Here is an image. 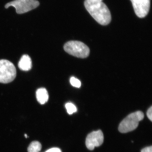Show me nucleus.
Segmentation results:
<instances>
[{
    "instance_id": "f257e3e1",
    "label": "nucleus",
    "mask_w": 152,
    "mask_h": 152,
    "mask_svg": "<svg viewBox=\"0 0 152 152\" xmlns=\"http://www.w3.org/2000/svg\"><path fill=\"white\" fill-rule=\"evenodd\" d=\"M84 5L87 10L99 24L106 26L110 23V12L102 1L85 0Z\"/></svg>"
},
{
    "instance_id": "f03ea898",
    "label": "nucleus",
    "mask_w": 152,
    "mask_h": 152,
    "mask_svg": "<svg viewBox=\"0 0 152 152\" xmlns=\"http://www.w3.org/2000/svg\"><path fill=\"white\" fill-rule=\"evenodd\" d=\"M144 118V113L141 111H137L129 114L120 124L119 131L122 133L134 131L138 126L139 122L143 119Z\"/></svg>"
},
{
    "instance_id": "7ed1b4c3",
    "label": "nucleus",
    "mask_w": 152,
    "mask_h": 152,
    "mask_svg": "<svg viewBox=\"0 0 152 152\" xmlns=\"http://www.w3.org/2000/svg\"><path fill=\"white\" fill-rule=\"evenodd\" d=\"M64 50L69 54L82 58H87L90 54L88 47L80 41H69L65 44Z\"/></svg>"
},
{
    "instance_id": "20e7f679",
    "label": "nucleus",
    "mask_w": 152,
    "mask_h": 152,
    "mask_svg": "<svg viewBox=\"0 0 152 152\" xmlns=\"http://www.w3.org/2000/svg\"><path fill=\"white\" fill-rule=\"evenodd\" d=\"M17 72L13 64L7 60H0V83H8L15 80Z\"/></svg>"
},
{
    "instance_id": "39448f33",
    "label": "nucleus",
    "mask_w": 152,
    "mask_h": 152,
    "mask_svg": "<svg viewBox=\"0 0 152 152\" xmlns=\"http://www.w3.org/2000/svg\"><path fill=\"white\" fill-rule=\"evenodd\" d=\"M40 3L37 0H14L6 4V9L13 7L18 14L26 13L37 8Z\"/></svg>"
},
{
    "instance_id": "423d86ee",
    "label": "nucleus",
    "mask_w": 152,
    "mask_h": 152,
    "mask_svg": "<svg viewBox=\"0 0 152 152\" xmlns=\"http://www.w3.org/2000/svg\"><path fill=\"white\" fill-rule=\"evenodd\" d=\"M104 139L103 133L100 130L90 133L86 139L87 148L92 151L96 147L100 146L103 143Z\"/></svg>"
},
{
    "instance_id": "0eeeda50",
    "label": "nucleus",
    "mask_w": 152,
    "mask_h": 152,
    "mask_svg": "<svg viewBox=\"0 0 152 152\" xmlns=\"http://www.w3.org/2000/svg\"><path fill=\"white\" fill-rule=\"evenodd\" d=\"M135 13L140 18L145 17L149 12L151 0H130Z\"/></svg>"
},
{
    "instance_id": "6e6552de",
    "label": "nucleus",
    "mask_w": 152,
    "mask_h": 152,
    "mask_svg": "<svg viewBox=\"0 0 152 152\" xmlns=\"http://www.w3.org/2000/svg\"><path fill=\"white\" fill-rule=\"evenodd\" d=\"M18 67L22 71H28L32 68V61L31 58L27 55H23L18 63Z\"/></svg>"
},
{
    "instance_id": "1a4fd4ad",
    "label": "nucleus",
    "mask_w": 152,
    "mask_h": 152,
    "mask_svg": "<svg viewBox=\"0 0 152 152\" xmlns=\"http://www.w3.org/2000/svg\"><path fill=\"white\" fill-rule=\"evenodd\" d=\"M36 97L38 102L41 104H44L48 100V93L45 88H41L37 91Z\"/></svg>"
},
{
    "instance_id": "9d476101",
    "label": "nucleus",
    "mask_w": 152,
    "mask_h": 152,
    "mask_svg": "<svg viewBox=\"0 0 152 152\" xmlns=\"http://www.w3.org/2000/svg\"><path fill=\"white\" fill-rule=\"evenodd\" d=\"M42 149V145L39 142L34 141L30 144L28 148V152H39Z\"/></svg>"
},
{
    "instance_id": "9b49d317",
    "label": "nucleus",
    "mask_w": 152,
    "mask_h": 152,
    "mask_svg": "<svg viewBox=\"0 0 152 152\" xmlns=\"http://www.w3.org/2000/svg\"><path fill=\"white\" fill-rule=\"evenodd\" d=\"M65 107L68 114L69 115H72L73 113H76L77 112V108L72 103H68L66 104Z\"/></svg>"
},
{
    "instance_id": "f8f14e48",
    "label": "nucleus",
    "mask_w": 152,
    "mask_h": 152,
    "mask_svg": "<svg viewBox=\"0 0 152 152\" xmlns=\"http://www.w3.org/2000/svg\"><path fill=\"white\" fill-rule=\"evenodd\" d=\"M70 83L73 86L76 87V88H80L81 86V82L78 79H76L75 77H72L70 79Z\"/></svg>"
},
{
    "instance_id": "ddd939ff",
    "label": "nucleus",
    "mask_w": 152,
    "mask_h": 152,
    "mask_svg": "<svg viewBox=\"0 0 152 152\" xmlns=\"http://www.w3.org/2000/svg\"><path fill=\"white\" fill-rule=\"evenodd\" d=\"M147 116L151 121H152V107H151L147 112Z\"/></svg>"
},
{
    "instance_id": "4468645a",
    "label": "nucleus",
    "mask_w": 152,
    "mask_h": 152,
    "mask_svg": "<svg viewBox=\"0 0 152 152\" xmlns=\"http://www.w3.org/2000/svg\"><path fill=\"white\" fill-rule=\"evenodd\" d=\"M46 152H61V151L58 148H55L50 149Z\"/></svg>"
},
{
    "instance_id": "2eb2a0df",
    "label": "nucleus",
    "mask_w": 152,
    "mask_h": 152,
    "mask_svg": "<svg viewBox=\"0 0 152 152\" xmlns=\"http://www.w3.org/2000/svg\"><path fill=\"white\" fill-rule=\"evenodd\" d=\"M141 152H152V146L144 148L142 150Z\"/></svg>"
},
{
    "instance_id": "dca6fc26",
    "label": "nucleus",
    "mask_w": 152,
    "mask_h": 152,
    "mask_svg": "<svg viewBox=\"0 0 152 152\" xmlns=\"http://www.w3.org/2000/svg\"><path fill=\"white\" fill-rule=\"evenodd\" d=\"M25 137H26V138H27L28 137L27 135L26 134H25Z\"/></svg>"
},
{
    "instance_id": "f3484780",
    "label": "nucleus",
    "mask_w": 152,
    "mask_h": 152,
    "mask_svg": "<svg viewBox=\"0 0 152 152\" xmlns=\"http://www.w3.org/2000/svg\"><path fill=\"white\" fill-rule=\"evenodd\" d=\"M98 1H102V0H98Z\"/></svg>"
}]
</instances>
